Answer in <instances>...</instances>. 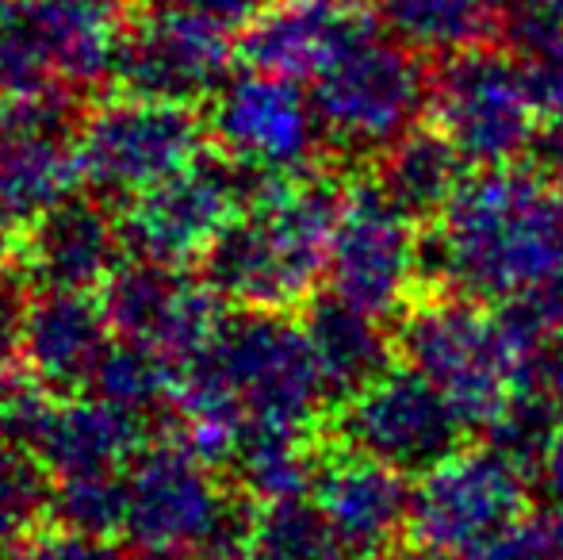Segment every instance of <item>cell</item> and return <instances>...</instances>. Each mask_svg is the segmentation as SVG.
Segmentation results:
<instances>
[{
  "label": "cell",
  "mask_w": 563,
  "mask_h": 560,
  "mask_svg": "<svg viewBox=\"0 0 563 560\" xmlns=\"http://www.w3.org/2000/svg\"><path fill=\"white\" fill-rule=\"evenodd\" d=\"M330 388L307 342L303 322L288 311L227 315L219 334L180 376V438L208 464L227 469L245 426L307 430L322 415Z\"/></svg>",
  "instance_id": "obj_1"
},
{
  "label": "cell",
  "mask_w": 563,
  "mask_h": 560,
  "mask_svg": "<svg viewBox=\"0 0 563 560\" xmlns=\"http://www.w3.org/2000/svg\"><path fill=\"white\" fill-rule=\"evenodd\" d=\"M426 254L460 296L514 304L563 257V188L529 165L479 169L441 208Z\"/></svg>",
  "instance_id": "obj_2"
},
{
  "label": "cell",
  "mask_w": 563,
  "mask_h": 560,
  "mask_svg": "<svg viewBox=\"0 0 563 560\" xmlns=\"http://www.w3.org/2000/svg\"><path fill=\"white\" fill-rule=\"evenodd\" d=\"M341 188L319 169L253 180L242 211L200 257V277L245 311H288L327 277Z\"/></svg>",
  "instance_id": "obj_3"
},
{
  "label": "cell",
  "mask_w": 563,
  "mask_h": 560,
  "mask_svg": "<svg viewBox=\"0 0 563 560\" xmlns=\"http://www.w3.org/2000/svg\"><path fill=\"white\" fill-rule=\"evenodd\" d=\"M544 334L518 304L487 311L472 296L415 299L399 322L402 365L422 373L456 407L467 426H490L514 392L518 353L529 338Z\"/></svg>",
  "instance_id": "obj_4"
},
{
  "label": "cell",
  "mask_w": 563,
  "mask_h": 560,
  "mask_svg": "<svg viewBox=\"0 0 563 560\" xmlns=\"http://www.w3.org/2000/svg\"><path fill=\"white\" fill-rule=\"evenodd\" d=\"M257 510L238 487H227L185 438L146 441L126 464L123 541L146 553H203L234 560L250 546Z\"/></svg>",
  "instance_id": "obj_5"
},
{
  "label": "cell",
  "mask_w": 563,
  "mask_h": 560,
  "mask_svg": "<svg viewBox=\"0 0 563 560\" xmlns=\"http://www.w3.org/2000/svg\"><path fill=\"white\" fill-rule=\"evenodd\" d=\"M430 85L418 51L372 28L319 69L311 100L327 142L345 154H384L422 120Z\"/></svg>",
  "instance_id": "obj_6"
},
{
  "label": "cell",
  "mask_w": 563,
  "mask_h": 560,
  "mask_svg": "<svg viewBox=\"0 0 563 560\" xmlns=\"http://www.w3.org/2000/svg\"><path fill=\"white\" fill-rule=\"evenodd\" d=\"M208 120L188 105L119 97L81 123V185L115 208L150 193L208 150Z\"/></svg>",
  "instance_id": "obj_7"
},
{
  "label": "cell",
  "mask_w": 563,
  "mask_h": 560,
  "mask_svg": "<svg viewBox=\"0 0 563 560\" xmlns=\"http://www.w3.org/2000/svg\"><path fill=\"white\" fill-rule=\"evenodd\" d=\"M430 112L460 157L479 169L518 165L544 123L521 62L483 46L445 58L430 85Z\"/></svg>",
  "instance_id": "obj_8"
},
{
  "label": "cell",
  "mask_w": 563,
  "mask_h": 560,
  "mask_svg": "<svg viewBox=\"0 0 563 560\" xmlns=\"http://www.w3.org/2000/svg\"><path fill=\"white\" fill-rule=\"evenodd\" d=\"M426 246L418 219L407 216L376 180L345 188L327 257L330 296L387 319L415 304Z\"/></svg>",
  "instance_id": "obj_9"
},
{
  "label": "cell",
  "mask_w": 563,
  "mask_h": 560,
  "mask_svg": "<svg viewBox=\"0 0 563 560\" xmlns=\"http://www.w3.org/2000/svg\"><path fill=\"white\" fill-rule=\"evenodd\" d=\"M208 131L219 154L257 180L314 169L327 142L311 92H299L291 77L250 66L208 100Z\"/></svg>",
  "instance_id": "obj_10"
},
{
  "label": "cell",
  "mask_w": 563,
  "mask_h": 560,
  "mask_svg": "<svg viewBox=\"0 0 563 560\" xmlns=\"http://www.w3.org/2000/svg\"><path fill=\"white\" fill-rule=\"evenodd\" d=\"M238 43L227 28L180 4H146L123 23L115 85L126 97L203 105L230 81Z\"/></svg>",
  "instance_id": "obj_11"
},
{
  "label": "cell",
  "mask_w": 563,
  "mask_h": 560,
  "mask_svg": "<svg viewBox=\"0 0 563 560\" xmlns=\"http://www.w3.org/2000/svg\"><path fill=\"white\" fill-rule=\"evenodd\" d=\"M253 180L227 154L203 150L192 165L134 196L119 211V231L131 257L185 265L208 254L219 231L242 211Z\"/></svg>",
  "instance_id": "obj_12"
},
{
  "label": "cell",
  "mask_w": 563,
  "mask_h": 560,
  "mask_svg": "<svg viewBox=\"0 0 563 560\" xmlns=\"http://www.w3.org/2000/svg\"><path fill=\"white\" fill-rule=\"evenodd\" d=\"M81 123L69 89L0 100V216L15 231L77 193Z\"/></svg>",
  "instance_id": "obj_13"
},
{
  "label": "cell",
  "mask_w": 563,
  "mask_h": 560,
  "mask_svg": "<svg viewBox=\"0 0 563 560\" xmlns=\"http://www.w3.org/2000/svg\"><path fill=\"white\" fill-rule=\"evenodd\" d=\"M334 426L341 446L422 476L456 453L467 422L422 373L391 365L345 399Z\"/></svg>",
  "instance_id": "obj_14"
},
{
  "label": "cell",
  "mask_w": 563,
  "mask_h": 560,
  "mask_svg": "<svg viewBox=\"0 0 563 560\" xmlns=\"http://www.w3.org/2000/svg\"><path fill=\"white\" fill-rule=\"evenodd\" d=\"M518 464L495 446L456 449L415 484L410 530L426 546L472 557L526 515V480Z\"/></svg>",
  "instance_id": "obj_15"
},
{
  "label": "cell",
  "mask_w": 563,
  "mask_h": 560,
  "mask_svg": "<svg viewBox=\"0 0 563 560\" xmlns=\"http://www.w3.org/2000/svg\"><path fill=\"white\" fill-rule=\"evenodd\" d=\"M100 304L115 338L154 345L180 365L200 358L227 319V299L203 277L131 254L104 281Z\"/></svg>",
  "instance_id": "obj_16"
},
{
  "label": "cell",
  "mask_w": 563,
  "mask_h": 560,
  "mask_svg": "<svg viewBox=\"0 0 563 560\" xmlns=\"http://www.w3.org/2000/svg\"><path fill=\"white\" fill-rule=\"evenodd\" d=\"M20 257L35 288H104L115 265L126 257L119 216L100 196L74 193L27 227Z\"/></svg>",
  "instance_id": "obj_17"
},
{
  "label": "cell",
  "mask_w": 563,
  "mask_h": 560,
  "mask_svg": "<svg viewBox=\"0 0 563 560\" xmlns=\"http://www.w3.org/2000/svg\"><path fill=\"white\" fill-rule=\"evenodd\" d=\"M311 499L341 546L372 557L391 549V541L410 526L415 487L407 484V472L341 446V453L319 461Z\"/></svg>",
  "instance_id": "obj_18"
},
{
  "label": "cell",
  "mask_w": 563,
  "mask_h": 560,
  "mask_svg": "<svg viewBox=\"0 0 563 560\" xmlns=\"http://www.w3.org/2000/svg\"><path fill=\"white\" fill-rule=\"evenodd\" d=\"M376 15L356 0H268V8L245 28L238 54L250 69L276 77H319V69L372 31Z\"/></svg>",
  "instance_id": "obj_19"
},
{
  "label": "cell",
  "mask_w": 563,
  "mask_h": 560,
  "mask_svg": "<svg viewBox=\"0 0 563 560\" xmlns=\"http://www.w3.org/2000/svg\"><path fill=\"white\" fill-rule=\"evenodd\" d=\"M51 85L69 92L115 81L123 23L115 0H12Z\"/></svg>",
  "instance_id": "obj_20"
},
{
  "label": "cell",
  "mask_w": 563,
  "mask_h": 560,
  "mask_svg": "<svg viewBox=\"0 0 563 560\" xmlns=\"http://www.w3.org/2000/svg\"><path fill=\"white\" fill-rule=\"evenodd\" d=\"M112 342L115 330L92 292L38 288L31 296L23 365L58 396H81Z\"/></svg>",
  "instance_id": "obj_21"
},
{
  "label": "cell",
  "mask_w": 563,
  "mask_h": 560,
  "mask_svg": "<svg viewBox=\"0 0 563 560\" xmlns=\"http://www.w3.org/2000/svg\"><path fill=\"white\" fill-rule=\"evenodd\" d=\"M146 419L81 392L58 399V411L35 457L54 480L92 476V472H123L146 449Z\"/></svg>",
  "instance_id": "obj_22"
},
{
  "label": "cell",
  "mask_w": 563,
  "mask_h": 560,
  "mask_svg": "<svg viewBox=\"0 0 563 560\" xmlns=\"http://www.w3.org/2000/svg\"><path fill=\"white\" fill-rule=\"evenodd\" d=\"M384 319L345 304L338 296H327L311 304L303 315L307 342L319 361V373L330 388V399H349L372 384L379 373L391 369V338L379 327Z\"/></svg>",
  "instance_id": "obj_23"
},
{
  "label": "cell",
  "mask_w": 563,
  "mask_h": 560,
  "mask_svg": "<svg viewBox=\"0 0 563 560\" xmlns=\"http://www.w3.org/2000/svg\"><path fill=\"white\" fill-rule=\"evenodd\" d=\"M372 15L395 43L452 58L503 31L506 0H372Z\"/></svg>",
  "instance_id": "obj_24"
},
{
  "label": "cell",
  "mask_w": 563,
  "mask_h": 560,
  "mask_svg": "<svg viewBox=\"0 0 563 560\" xmlns=\"http://www.w3.org/2000/svg\"><path fill=\"white\" fill-rule=\"evenodd\" d=\"M319 461L322 457L311 449L307 430L245 426L227 461V472L245 499H253L257 507H273V503L307 499L314 487Z\"/></svg>",
  "instance_id": "obj_25"
},
{
  "label": "cell",
  "mask_w": 563,
  "mask_h": 560,
  "mask_svg": "<svg viewBox=\"0 0 563 560\" xmlns=\"http://www.w3.org/2000/svg\"><path fill=\"white\" fill-rule=\"evenodd\" d=\"M464 157L452 142L433 131H410L376 154V185L391 196L407 216H441V208L464 185Z\"/></svg>",
  "instance_id": "obj_26"
},
{
  "label": "cell",
  "mask_w": 563,
  "mask_h": 560,
  "mask_svg": "<svg viewBox=\"0 0 563 560\" xmlns=\"http://www.w3.org/2000/svg\"><path fill=\"white\" fill-rule=\"evenodd\" d=\"M180 376H185L180 361L165 358L154 345L115 338V342L108 345L104 361L97 365V376H92L89 392L150 422L162 411H177Z\"/></svg>",
  "instance_id": "obj_27"
},
{
  "label": "cell",
  "mask_w": 563,
  "mask_h": 560,
  "mask_svg": "<svg viewBox=\"0 0 563 560\" xmlns=\"http://www.w3.org/2000/svg\"><path fill=\"white\" fill-rule=\"evenodd\" d=\"M51 492L43 461L0 438V557L15 553L35 534L38 518L51 515Z\"/></svg>",
  "instance_id": "obj_28"
},
{
  "label": "cell",
  "mask_w": 563,
  "mask_h": 560,
  "mask_svg": "<svg viewBox=\"0 0 563 560\" xmlns=\"http://www.w3.org/2000/svg\"><path fill=\"white\" fill-rule=\"evenodd\" d=\"M51 518L66 530L123 538L126 523V469L92 472V476H62L51 492Z\"/></svg>",
  "instance_id": "obj_29"
},
{
  "label": "cell",
  "mask_w": 563,
  "mask_h": 560,
  "mask_svg": "<svg viewBox=\"0 0 563 560\" xmlns=\"http://www.w3.org/2000/svg\"><path fill=\"white\" fill-rule=\"evenodd\" d=\"M467 560H563V515L556 507L526 510Z\"/></svg>",
  "instance_id": "obj_30"
},
{
  "label": "cell",
  "mask_w": 563,
  "mask_h": 560,
  "mask_svg": "<svg viewBox=\"0 0 563 560\" xmlns=\"http://www.w3.org/2000/svg\"><path fill=\"white\" fill-rule=\"evenodd\" d=\"M521 69L541 108V120L552 128V135H563V31L521 46Z\"/></svg>",
  "instance_id": "obj_31"
},
{
  "label": "cell",
  "mask_w": 563,
  "mask_h": 560,
  "mask_svg": "<svg viewBox=\"0 0 563 560\" xmlns=\"http://www.w3.org/2000/svg\"><path fill=\"white\" fill-rule=\"evenodd\" d=\"M31 281L27 273L0 270V373L23 365V334H27Z\"/></svg>",
  "instance_id": "obj_32"
},
{
  "label": "cell",
  "mask_w": 563,
  "mask_h": 560,
  "mask_svg": "<svg viewBox=\"0 0 563 560\" xmlns=\"http://www.w3.org/2000/svg\"><path fill=\"white\" fill-rule=\"evenodd\" d=\"M15 560H131L112 538H97V534H77V530H58L38 534V538L23 541L15 549Z\"/></svg>",
  "instance_id": "obj_33"
},
{
  "label": "cell",
  "mask_w": 563,
  "mask_h": 560,
  "mask_svg": "<svg viewBox=\"0 0 563 560\" xmlns=\"http://www.w3.org/2000/svg\"><path fill=\"white\" fill-rule=\"evenodd\" d=\"M503 28L518 39V46L563 31V0H506Z\"/></svg>",
  "instance_id": "obj_34"
},
{
  "label": "cell",
  "mask_w": 563,
  "mask_h": 560,
  "mask_svg": "<svg viewBox=\"0 0 563 560\" xmlns=\"http://www.w3.org/2000/svg\"><path fill=\"white\" fill-rule=\"evenodd\" d=\"M521 311L533 319V327H541L544 334H563V257L541 277V284L526 292L521 299H514Z\"/></svg>",
  "instance_id": "obj_35"
},
{
  "label": "cell",
  "mask_w": 563,
  "mask_h": 560,
  "mask_svg": "<svg viewBox=\"0 0 563 560\" xmlns=\"http://www.w3.org/2000/svg\"><path fill=\"white\" fill-rule=\"evenodd\" d=\"M165 4H180L188 12L203 15V20L227 28L230 35H245L253 20L268 8V0H165Z\"/></svg>",
  "instance_id": "obj_36"
},
{
  "label": "cell",
  "mask_w": 563,
  "mask_h": 560,
  "mask_svg": "<svg viewBox=\"0 0 563 560\" xmlns=\"http://www.w3.org/2000/svg\"><path fill=\"white\" fill-rule=\"evenodd\" d=\"M537 476H541V487H544V499H549V507H556L563 515V426H560L556 438H552V446L544 449L541 464H537Z\"/></svg>",
  "instance_id": "obj_37"
},
{
  "label": "cell",
  "mask_w": 563,
  "mask_h": 560,
  "mask_svg": "<svg viewBox=\"0 0 563 560\" xmlns=\"http://www.w3.org/2000/svg\"><path fill=\"white\" fill-rule=\"evenodd\" d=\"M387 560H464V557L445 553V549H438V546H426V541H415V546H407V549H395Z\"/></svg>",
  "instance_id": "obj_38"
},
{
  "label": "cell",
  "mask_w": 563,
  "mask_h": 560,
  "mask_svg": "<svg viewBox=\"0 0 563 560\" xmlns=\"http://www.w3.org/2000/svg\"><path fill=\"white\" fill-rule=\"evenodd\" d=\"M15 234H20V231H15V227L8 223L4 216H0V270H4L8 257L15 254Z\"/></svg>",
  "instance_id": "obj_39"
},
{
  "label": "cell",
  "mask_w": 563,
  "mask_h": 560,
  "mask_svg": "<svg viewBox=\"0 0 563 560\" xmlns=\"http://www.w3.org/2000/svg\"><path fill=\"white\" fill-rule=\"evenodd\" d=\"M142 560H216V557H203V553H188V549H177V553H146Z\"/></svg>",
  "instance_id": "obj_40"
},
{
  "label": "cell",
  "mask_w": 563,
  "mask_h": 560,
  "mask_svg": "<svg viewBox=\"0 0 563 560\" xmlns=\"http://www.w3.org/2000/svg\"><path fill=\"white\" fill-rule=\"evenodd\" d=\"M322 560H368V553H356V549H345V546H334Z\"/></svg>",
  "instance_id": "obj_41"
},
{
  "label": "cell",
  "mask_w": 563,
  "mask_h": 560,
  "mask_svg": "<svg viewBox=\"0 0 563 560\" xmlns=\"http://www.w3.org/2000/svg\"><path fill=\"white\" fill-rule=\"evenodd\" d=\"M556 185L563 188V135H556Z\"/></svg>",
  "instance_id": "obj_42"
},
{
  "label": "cell",
  "mask_w": 563,
  "mask_h": 560,
  "mask_svg": "<svg viewBox=\"0 0 563 560\" xmlns=\"http://www.w3.org/2000/svg\"><path fill=\"white\" fill-rule=\"evenodd\" d=\"M142 4H165V0H142Z\"/></svg>",
  "instance_id": "obj_43"
},
{
  "label": "cell",
  "mask_w": 563,
  "mask_h": 560,
  "mask_svg": "<svg viewBox=\"0 0 563 560\" xmlns=\"http://www.w3.org/2000/svg\"><path fill=\"white\" fill-rule=\"evenodd\" d=\"M0 560H15V553H4V557H0Z\"/></svg>",
  "instance_id": "obj_44"
},
{
  "label": "cell",
  "mask_w": 563,
  "mask_h": 560,
  "mask_svg": "<svg viewBox=\"0 0 563 560\" xmlns=\"http://www.w3.org/2000/svg\"><path fill=\"white\" fill-rule=\"evenodd\" d=\"M0 8H4V0H0Z\"/></svg>",
  "instance_id": "obj_45"
}]
</instances>
